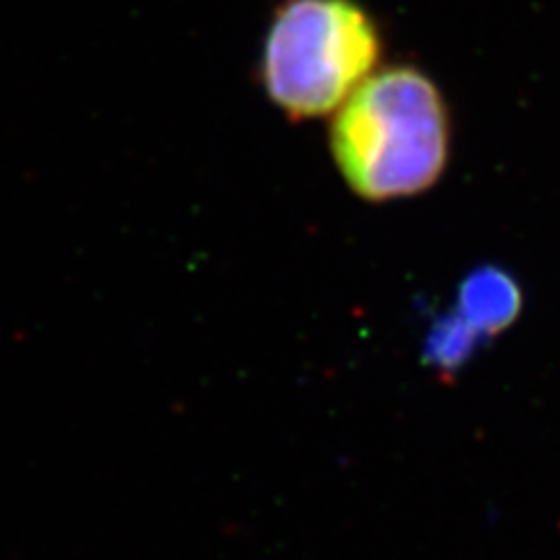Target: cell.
Segmentation results:
<instances>
[{
    "label": "cell",
    "mask_w": 560,
    "mask_h": 560,
    "mask_svg": "<svg viewBox=\"0 0 560 560\" xmlns=\"http://www.w3.org/2000/svg\"><path fill=\"white\" fill-rule=\"evenodd\" d=\"M329 145L343 180L364 201L420 195L442 178L448 160L440 86L413 66L381 70L341 105Z\"/></svg>",
    "instance_id": "obj_1"
},
{
    "label": "cell",
    "mask_w": 560,
    "mask_h": 560,
    "mask_svg": "<svg viewBox=\"0 0 560 560\" xmlns=\"http://www.w3.org/2000/svg\"><path fill=\"white\" fill-rule=\"evenodd\" d=\"M381 57L376 24L355 0H285L273 14L261 84L290 119L339 110Z\"/></svg>",
    "instance_id": "obj_2"
},
{
    "label": "cell",
    "mask_w": 560,
    "mask_h": 560,
    "mask_svg": "<svg viewBox=\"0 0 560 560\" xmlns=\"http://www.w3.org/2000/svg\"><path fill=\"white\" fill-rule=\"evenodd\" d=\"M523 306L516 278L495 265L471 271L458 290V311L481 339H493L514 325Z\"/></svg>",
    "instance_id": "obj_3"
},
{
    "label": "cell",
    "mask_w": 560,
    "mask_h": 560,
    "mask_svg": "<svg viewBox=\"0 0 560 560\" xmlns=\"http://www.w3.org/2000/svg\"><path fill=\"white\" fill-rule=\"evenodd\" d=\"M481 337L465 323L458 311H453L430 327L423 348V360L434 372L455 374L475 355Z\"/></svg>",
    "instance_id": "obj_4"
}]
</instances>
